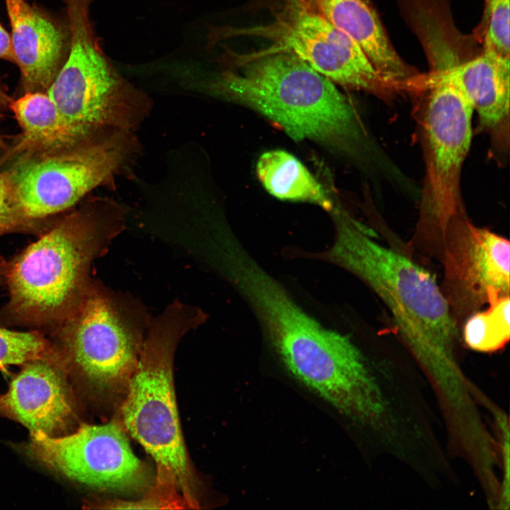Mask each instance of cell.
Wrapping results in <instances>:
<instances>
[{
  "label": "cell",
  "mask_w": 510,
  "mask_h": 510,
  "mask_svg": "<svg viewBox=\"0 0 510 510\" xmlns=\"http://www.w3.org/2000/svg\"><path fill=\"white\" fill-rule=\"evenodd\" d=\"M225 261L228 278L255 314L272 350L294 378L327 363L352 344L349 335L325 327L304 310L237 240L226 244Z\"/></svg>",
  "instance_id": "obj_9"
},
{
  "label": "cell",
  "mask_w": 510,
  "mask_h": 510,
  "mask_svg": "<svg viewBox=\"0 0 510 510\" xmlns=\"http://www.w3.org/2000/svg\"><path fill=\"white\" fill-rule=\"evenodd\" d=\"M128 212L111 198L94 197L28 246L8 272L11 310L35 323L69 317L92 282L94 261L125 230Z\"/></svg>",
  "instance_id": "obj_3"
},
{
  "label": "cell",
  "mask_w": 510,
  "mask_h": 510,
  "mask_svg": "<svg viewBox=\"0 0 510 510\" xmlns=\"http://www.w3.org/2000/svg\"><path fill=\"white\" fill-rule=\"evenodd\" d=\"M26 450L50 470L91 488L125 491L146 482L144 465L132 452L121 426L113 421L84 424L60 436L30 433Z\"/></svg>",
  "instance_id": "obj_11"
},
{
  "label": "cell",
  "mask_w": 510,
  "mask_h": 510,
  "mask_svg": "<svg viewBox=\"0 0 510 510\" xmlns=\"http://www.w3.org/2000/svg\"><path fill=\"white\" fill-rule=\"evenodd\" d=\"M0 59L16 62L11 36L0 23Z\"/></svg>",
  "instance_id": "obj_23"
},
{
  "label": "cell",
  "mask_w": 510,
  "mask_h": 510,
  "mask_svg": "<svg viewBox=\"0 0 510 510\" xmlns=\"http://www.w3.org/2000/svg\"><path fill=\"white\" fill-rule=\"evenodd\" d=\"M141 153L135 132L106 128L62 150L18 157L7 171L21 216L41 219L99 186L115 190L120 178H132Z\"/></svg>",
  "instance_id": "obj_5"
},
{
  "label": "cell",
  "mask_w": 510,
  "mask_h": 510,
  "mask_svg": "<svg viewBox=\"0 0 510 510\" xmlns=\"http://www.w3.org/2000/svg\"><path fill=\"white\" fill-rule=\"evenodd\" d=\"M314 10L355 41L395 91L410 89L419 76L397 54L366 0H312Z\"/></svg>",
  "instance_id": "obj_16"
},
{
  "label": "cell",
  "mask_w": 510,
  "mask_h": 510,
  "mask_svg": "<svg viewBox=\"0 0 510 510\" xmlns=\"http://www.w3.org/2000/svg\"><path fill=\"white\" fill-rule=\"evenodd\" d=\"M257 176L273 196L311 203L329 212L334 208L322 186L293 154L280 149L264 152L256 164Z\"/></svg>",
  "instance_id": "obj_18"
},
{
  "label": "cell",
  "mask_w": 510,
  "mask_h": 510,
  "mask_svg": "<svg viewBox=\"0 0 510 510\" xmlns=\"http://www.w3.org/2000/svg\"><path fill=\"white\" fill-rule=\"evenodd\" d=\"M440 262L441 287L460 329L491 300L509 295V240L475 225L465 215L449 222Z\"/></svg>",
  "instance_id": "obj_12"
},
{
  "label": "cell",
  "mask_w": 510,
  "mask_h": 510,
  "mask_svg": "<svg viewBox=\"0 0 510 510\" xmlns=\"http://www.w3.org/2000/svg\"><path fill=\"white\" fill-rule=\"evenodd\" d=\"M510 62L486 52L457 64L419 75L416 84L445 82L458 89L476 112L480 130L489 135L494 152L509 144Z\"/></svg>",
  "instance_id": "obj_14"
},
{
  "label": "cell",
  "mask_w": 510,
  "mask_h": 510,
  "mask_svg": "<svg viewBox=\"0 0 510 510\" xmlns=\"http://www.w3.org/2000/svg\"><path fill=\"white\" fill-rule=\"evenodd\" d=\"M92 0H63L69 25V54L46 93L80 137L106 128L136 132L152 101L112 64L89 18Z\"/></svg>",
  "instance_id": "obj_6"
},
{
  "label": "cell",
  "mask_w": 510,
  "mask_h": 510,
  "mask_svg": "<svg viewBox=\"0 0 510 510\" xmlns=\"http://www.w3.org/2000/svg\"><path fill=\"white\" fill-rule=\"evenodd\" d=\"M233 57L205 85L209 94L254 109L295 140L316 141L382 172L390 167L352 103L305 61L269 47Z\"/></svg>",
  "instance_id": "obj_1"
},
{
  "label": "cell",
  "mask_w": 510,
  "mask_h": 510,
  "mask_svg": "<svg viewBox=\"0 0 510 510\" xmlns=\"http://www.w3.org/2000/svg\"><path fill=\"white\" fill-rule=\"evenodd\" d=\"M205 319L200 307L179 300L152 318L121 408L125 427L156 462L157 482L175 488L190 508L198 503L180 426L173 364L181 340Z\"/></svg>",
  "instance_id": "obj_4"
},
{
  "label": "cell",
  "mask_w": 510,
  "mask_h": 510,
  "mask_svg": "<svg viewBox=\"0 0 510 510\" xmlns=\"http://www.w3.org/2000/svg\"><path fill=\"white\" fill-rule=\"evenodd\" d=\"M463 323L460 334L465 345L481 353H492L504 347L510 336L509 295L491 300Z\"/></svg>",
  "instance_id": "obj_19"
},
{
  "label": "cell",
  "mask_w": 510,
  "mask_h": 510,
  "mask_svg": "<svg viewBox=\"0 0 510 510\" xmlns=\"http://www.w3.org/2000/svg\"><path fill=\"white\" fill-rule=\"evenodd\" d=\"M297 1L307 7L312 8H313L312 7V0H297Z\"/></svg>",
  "instance_id": "obj_25"
},
{
  "label": "cell",
  "mask_w": 510,
  "mask_h": 510,
  "mask_svg": "<svg viewBox=\"0 0 510 510\" xmlns=\"http://www.w3.org/2000/svg\"><path fill=\"white\" fill-rule=\"evenodd\" d=\"M333 243L323 259L351 273L380 298L397 335L433 377L460 375L455 348L460 329L434 276L409 256L378 242L342 208L331 212Z\"/></svg>",
  "instance_id": "obj_2"
},
{
  "label": "cell",
  "mask_w": 510,
  "mask_h": 510,
  "mask_svg": "<svg viewBox=\"0 0 510 510\" xmlns=\"http://www.w3.org/2000/svg\"><path fill=\"white\" fill-rule=\"evenodd\" d=\"M26 222L18 210L8 171H0V234L23 227Z\"/></svg>",
  "instance_id": "obj_22"
},
{
  "label": "cell",
  "mask_w": 510,
  "mask_h": 510,
  "mask_svg": "<svg viewBox=\"0 0 510 510\" xmlns=\"http://www.w3.org/2000/svg\"><path fill=\"white\" fill-rule=\"evenodd\" d=\"M419 89L428 91L421 117L425 176L420 189L419 216L410 244L439 261L449 222L465 215L460 178L471 146L474 110L450 84L424 83Z\"/></svg>",
  "instance_id": "obj_7"
},
{
  "label": "cell",
  "mask_w": 510,
  "mask_h": 510,
  "mask_svg": "<svg viewBox=\"0 0 510 510\" xmlns=\"http://www.w3.org/2000/svg\"><path fill=\"white\" fill-rule=\"evenodd\" d=\"M152 318L135 297L92 280L64 320L61 356L68 373L94 389L127 387Z\"/></svg>",
  "instance_id": "obj_8"
},
{
  "label": "cell",
  "mask_w": 510,
  "mask_h": 510,
  "mask_svg": "<svg viewBox=\"0 0 510 510\" xmlns=\"http://www.w3.org/2000/svg\"><path fill=\"white\" fill-rule=\"evenodd\" d=\"M68 370L60 353L28 361L0 395V414L25 426L30 433L50 436L70 433L76 405Z\"/></svg>",
  "instance_id": "obj_13"
},
{
  "label": "cell",
  "mask_w": 510,
  "mask_h": 510,
  "mask_svg": "<svg viewBox=\"0 0 510 510\" xmlns=\"http://www.w3.org/2000/svg\"><path fill=\"white\" fill-rule=\"evenodd\" d=\"M9 106L22 133L7 158L62 150L84 138L73 132L45 91H27L17 99L11 100Z\"/></svg>",
  "instance_id": "obj_17"
},
{
  "label": "cell",
  "mask_w": 510,
  "mask_h": 510,
  "mask_svg": "<svg viewBox=\"0 0 510 510\" xmlns=\"http://www.w3.org/2000/svg\"><path fill=\"white\" fill-rule=\"evenodd\" d=\"M52 351L47 341L38 333L0 328V369L10 365H23Z\"/></svg>",
  "instance_id": "obj_21"
},
{
  "label": "cell",
  "mask_w": 510,
  "mask_h": 510,
  "mask_svg": "<svg viewBox=\"0 0 510 510\" xmlns=\"http://www.w3.org/2000/svg\"><path fill=\"white\" fill-rule=\"evenodd\" d=\"M5 1L23 87L26 92H46L62 66L65 33L25 0Z\"/></svg>",
  "instance_id": "obj_15"
},
{
  "label": "cell",
  "mask_w": 510,
  "mask_h": 510,
  "mask_svg": "<svg viewBox=\"0 0 510 510\" xmlns=\"http://www.w3.org/2000/svg\"><path fill=\"white\" fill-rule=\"evenodd\" d=\"M10 101L5 91L0 86V118L4 108L7 104H9ZM6 149H8V146L0 133V151L6 150Z\"/></svg>",
  "instance_id": "obj_24"
},
{
  "label": "cell",
  "mask_w": 510,
  "mask_h": 510,
  "mask_svg": "<svg viewBox=\"0 0 510 510\" xmlns=\"http://www.w3.org/2000/svg\"><path fill=\"white\" fill-rule=\"evenodd\" d=\"M510 0H486L482 52L510 62Z\"/></svg>",
  "instance_id": "obj_20"
},
{
  "label": "cell",
  "mask_w": 510,
  "mask_h": 510,
  "mask_svg": "<svg viewBox=\"0 0 510 510\" xmlns=\"http://www.w3.org/2000/svg\"><path fill=\"white\" fill-rule=\"evenodd\" d=\"M219 39L251 35L268 40L271 49L292 52L312 68L346 88L387 98L395 91L359 45L315 10L289 0L266 25L223 29Z\"/></svg>",
  "instance_id": "obj_10"
}]
</instances>
